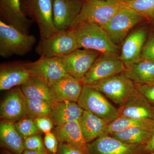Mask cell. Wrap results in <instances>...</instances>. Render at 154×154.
Wrapping results in <instances>:
<instances>
[{
  "instance_id": "obj_23",
  "label": "cell",
  "mask_w": 154,
  "mask_h": 154,
  "mask_svg": "<svg viewBox=\"0 0 154 154\" xmlns=\"http://www.w3.org/2000/svg\"><path fill=\"white\" fill-rule=\"evenodd\" d=\"M79 121L83 135L88 143L106 134L105 130L108 123L91 112L84 110Z\"/></svg>"
},
{
  "instance_id": "obj_16",
  "label": "cell",
  "mask_w": 154,
  "mask_h": 154,
  "mask_svg": "<svg viewBox=\"0 0 154 154\" xmlns=\"http://www.w3.org/2000/svg\"><path fill=\"white\" fill-rule=\"evenodd\" d=\"M0 116L3 120L14 123L27 117L25 97L21 88H14L7 94L1 103Z\"/></svg>"
},
{
  "instance_id": "obj_1",
  "label": "cell",
  "mask_w": 154,
  "mask_h": 154,
  "mask_svg": "<svg viewBox=\"0 0 154 154\" xmlns=\"http://www.w3.org/2000/svg\"><path fill=\"white\" fill-rule=\"evenodd\" d=\"M79 48L91 50L102 54H118L119 48L100 25L83 23L73 28Z\"/></svg>"
},
{
  "instance_id": "obj_4",
  "label": "cell",
  "mask_w": 154,
  "mask_h": 154,
  "mask_svg": "<svg viewBox=\"0 0 154 154\" xmlns=\"http://www.w3.org/2000/svg\"><path fill=\"white\" fill-rule=\"evenodd\" d=\"M23 12L38 25L40 40L45 39L58 31L53 16V0H21Z\"/></svg>"
},
{
  "instance_id": "obj_36",
  "label": "cell",
  "mask_w": 154,
  "mask_h": 154,
  "mask_svg": "<svg viewBox=\"0 0 154 154\" xmlns=\"http://www.w3.org/2000/svg\"><path fill=\"white\" fill-rule=\"evenodd\" d=\"M56 154H85L79 149L66 143H60Z\"/></svg>"
},
{
  "instance_id": "obj_38",
  "label": "cell",
  "mask_w": 154,
  "mask_h": 154,
  "mask_svg": "<svg viewBox=\"0 0 154 154\" xmlns=\"http://www.w3.org/2000/svg\"><path fill=\"white\" fill-rule=\"evenodd\" d=\"M22 154H50L49 152L46 151H30L25 150Z\"/></svg>"
},
{
  "instance_id": "obj_2",
  "label": "cell",
  "mask_w": 154,
  "mask_h": 154,
  "mask_svg": "<svg viewBox=\"0 0 154 154\" xmlns=\"http://www.w3.org/2000/svg\"><path fill=\"white\" fill-rule=\"evenodd\" d=\"M125 7L124 0H83L82 10L72 28L83 23L102 26Z\"/></svg>"
},
{
  "instance_id": "obj_33",
  "label": "cell",
  "mask_w": 154,
  "mask_h": 154,
  "mask_svg": "<svg viewBox=\"0 0 154 154\" xmlns=\"http://www.w3.org/2000/svg\"><path fill=\"white\" fill-rule=\"evenodd\" d=\"M45 146L50 154H56L59 146V142L52 132L45 134L43 140Z\"/></svg>"
},
{
  "instance_id": "obj_35",
  "label": "cell",
  "mask_w": 154,
  "mask_h": 154,
  "mask_svg": "<svg viewBox=\"0 0 154 154\" xmlns=\"http://www.w3.org/2000/svg\"><path fill=\"white\" fill-rule=\"evenodd\" d=\"M34 122L39 131L46 134L51 132L54 125L49 117H42L35 119Z\"/></svg>"
},
{
  "instance_id": "obj_37",
  "label": "cell",
  "mask_w": 154,
  "mask_h": 154,
  "mask_svg": "<svg viewBox=\"0 0 154 154\" xmlns=\"http://www.w3.org/2000/svg\"><path fill=\"white\" fill-rule=\"evenodd\" d=\"M145 150L149 154L154 152V131L150 140L145 146Z\"/></svg>"
},
{
  "instance_id": "obj_13",
  "label": "cell",
  "mask_w": 154,
  "mask_h": 154,
  "mask_svg": "<svg viewBox=\"0 0 154 154\" xmlns=\"http://www.w3.org/2000/svg\"><path fill=\"white\" fill-rule=\"evenodd\" d=\"M30 62L10 63L0 66V90H9L25 84L31 77Z\"/></svg>"
},
{
  "instance_id": "obj_30",
  "label": "cell",
  "mask_w": 154,
  "mask_h": 154,
  "mask_svg": "<svg viewBox=\"0 0 154 154\" xmlns=\"http://www.w3.org/2000/svg\"><path fill=\"white\" fill-rule=\"evenodd\" d=\"M15 128L24 139L33 135L39 134V131L36 127L34 119L26 117L14 123Z\"/></svg>"
},
{
  "instance_id": "obj_7",
  "label": "cell",
  "mask_w": 154,
  "mask_h": 154,
  "mask_svg": "<svg viewBox=\"0 0 154 154\" xmlns=\"http://www.w3.org/2000/svg\"><path fill=\"white\" fill-rule=\"evenodd\" d=\"M113 101L119 107L138 94L136 85L124 72L91 86Z\"/></svg>"
},
{
  "instance_id": "obj_14",
  "label": "cell",
  "mask_w": 154,
  "mask_h": 154,
  "mask_svg": "<svg viewBox=\"0 0 154 154\" xmlns=\"http://www.w3.org/2000/svg\"><path fill=\"white\" fill-rule=\"evenodd\" d=\"M83 4V0H53L54 22L58 30L72 28Z\"/></svg>"
},
{
  "instance_id": "obj_25",
  "label": "cell",
  "mask_w": 154,
  "mask_h": 154,
  "mask_svg": "<svg viewBox=\"0 0 154 154\" xmlns=\"http://www.w3.org/2000/svg\"><path fill=\"white\" fill-rule=\"evenodd\" d=\"M124 73L136 84L154 83V62L140 60L126 66Z\"/></svg>"
},
{
  "instance_id": "obj_5",
  "label": "cell",
  "mask_w": 154,
  "mask_h": 154,
  "mask_svg": "<svg viewBox=\"0 0 154 154\" xmlns=\"http://www.w3.org/2000/svg\"><path fill=\"white\" fill-rule=\"evenodd\" d=\"M79 49L72 28L58 30L48 38L39 40L36 52L41 57H61Z\"/></svg>"
},
{
  "instance_id": "obj_24",
  "label": "cell",
  "mask_w": 154,
  "mask_h": 154,
  "mask_svg": "<svg viewBox=\"0 0 154 154\" xmlns=\"http://www.w3.org/2000/svg\"><path fill=\"white\" fill-rule=\"evenodd\" d=\"M21 88L26 98L44 100L52 106L57 102L53 97L49 86L34 77H30Z\"/></svg>"
},
{
  "instance_id": "obj_32",
  "label": "cell",
  "mask_w": 154,
  "mask_h": 154,
  "mask_svg": "<svg viewBox=\"0 0 154 154\" xmlns=\"http://www.w3.org/2000/svg\"><path fill=\"white\" fill-rule=\"evenodd\" d=\"M136 85L139 93L154 107V83Z\"/></svg>"
},
{
  "instance_id": "obj_26",
  "label": "cell",
  "mask_w": 154,
  "mask_h": 154,
  "mask_svg": "<svg viewBox=\"0 0 154 154\" xmlns=\"http://www.w3.org/2000/svg\"><path fill=\"white\" fill-rule=\"evenodd\" d=\"M154 131L139 128H132L108 135L127 144L146 145L150 140Z\"/></svg>"
},
{
  "instance_id": "obj_10",
  "label": "cell",
  "mask_w": 154,
  "mask_h": 154,
  "mask_svg": "<svg viewBox=\"0 0 154 154\" xmlns=\"http://www.w3.org/2000/svg\"><path fill=\"white\" fill-rule=\"evenodd\" d=\"M145 145H129L104 134L88 143V154H148Z\"/></svg>"
},
{
  "instance_id": "obj_3",
  "label": "cell",
  "mask_w": 154,
  "mask_h": 154,
  "mask_svg": "<svg viewBox=\"0 0 154 154\" xmlns=\"http://www.w3.org/2000/svg\"><path fill=\"white\" fill-rule=\"evenodd\" d=\"M36 41L34 35L23 33L0 21V56L2 57L25 55L31 51Z\"/></svg>"
},
{
  "instance_id": "obj_29",
  "label": "cell",
  "mask_w": 154,
  "mask_h": 154,
  "mask_svg": "<svg viewBox=\"0 0 154 154\" xmlns=\"http://www.w3.org/2000/svg\"><path fill=\"white\" fill-rule=\"evenodd\" d=\"M125 6L147 19L154 20V0H124Z\"/></svg>"
},
{
  "instance_id": "obj_12",
  "label": "cell",
  "mask_w": 154,
  "mask_h": 154,
  "mask_svg": "<svg viewBox=\"0 0 154 154\" xmlns=\"http://www.w3.org/2000/svg\"><path fill=\"white\" fill-rule=\"evenodd\" d=\"M101 54L95 51L79 48L61 58L67 73L82 81Z\"/></svg>"
},
{
  "instance_id": "obj_39",
  "label": "cell",
  "mask_w": 154,
  "mask_h": 154,
  "mask_svg": "<svg viewBox=\"0 0 154 154\" xmlns=\"http://www.w3.org/2000/svg\"><path fill=\"white\" fill-rule=\"evenodd\" d=\"M1 154H14L6 149H2Z\"/></svg>"
},
{
  "instance_id": "obj_21",
  "label": "cell",
  "mask_w": 154,
  "mask_h": 154,
  "mask_svg": "<svg viewBox=\"0 0 154 154\" xmlns=\"http://www.w3.org/2000/svg\"><path fill=\"white\" fill-rule=\"evenodd\" d=\"M84 111L77 102L64 101L57 102L52 106L49 117L54 126H60L79 120Z\"/></svg>"
},
{
  "instance_id": "obj_17",
  "label": "cell",
  "mask_w": 154,
  "mask_h": 154,
  "mask_svg": "<svg viewBox=\"0 0 154 154\" xmlns=\"http://www.w3.org/2000/svg\"><path fill=\"white\" fill-rule=\"evenodd\" d=\"M146 37V30L142 28L131 32L124 39L119 57L126 67L140 60Z\"/></svg>"
},
{
  "instance_id": "obj_22",
  "label": "cell",
  "mask_w": 154,
  "mask_h": 154,
  "mask_svg": "<svg viewBox=\"0 0 154 154\" xmlns=\"http://www.w3.org/2000/svg\"><path fill=\"white\" fill-rule=\"evenodd\" d=\"M24 139L17 131L14 123L2 120L0 123V145L14 154H22L25 150Z\"/></svg>"
},
{
  "instance_id": "obj_34",
  "label": "cell",
  "mask_w": 154,
  "mask_h": 154,
  "mask_svg": "<svg viewBox=\"0 0 154 154\" xmlns=\"http://www.w3.org/2000/svg\"><path fill=\"white\" fill-rule=\"evenodd\" d=\"M140 60H145L154 62V35L151 36L144 45Z\"/></svg>"
},
{
  "instance_id": "obj_8",
  "label": "cell",
  "mask_w": 154,
  "mask_h": 154,
  "mask_svg": "<svg viewBox=\"0 0 154 154\" xmlns=\"http://www.w3.org/2000/svg\"><path fill=\"white\" fill-rule=\"evenodd\" d=\"M146 19L140 14L125 7L101 27L106 31L113 43L117 45L124 41L134 27Z\"/></svg>"
},
{
  "instance_id": "obj_9",
  "label": "cell",
  "mask_w": 154,
  "mask_h": 154,
  "mask_svg": "<svg viewBox=\"0 0 154 154\" xmlns=\"http://www.w3.org/2000/svg\"><path fill=\"white\" fill-rule=\"evenodd\" d=\"M126 66L118 54H101L83 78V84L92 86L125 71Z\"/></svg>"
},
{
  "instance_id": "obj_27",
  "label": "cell",
  "mask_w": 154,
  "mask_h": 154,
  "mask_svg": "<svg viewBox=\"0 0 154 154\" xmlns=\"http://www.w3.org/2000/svg\"><path fill=\"white\" fill-rule=\"evenodd\" d=\"M132 128H139L154 131V120L119 116L107 125L105 134H109Z\"/></svg>"
},
{
  "instance_id": "obj_11",
  "label": "cell",
  "mask_w": 154,
  "mask_h": 154,
  "mask_svg": "<svg viewBox=\"0 0 154 154\" xmlns=\"http://www.w3.org/2000/svg\"><path fill=\"white\" fill-rule=\"evenodd\" d=\"M31 77L46 83L48 86L68 74L61 58L41 57L30 62Z\"/></svg>"
},
{
  "instance_id": "obj_31",
  "label": "cell",
  "mask_w": 154,
  "mask_h": 154,
  "mask_svg": "<svg viewBox=\"0 0 154 154\" xmlns=\"http://www.w3.org/2000/svg\"><path fill=\"white\" fill-rule=\"evenodd\" d=\"M25 150L37 151H47L44 146V142L39 134L33 135L24 139Z\"/></svg>"
},
{
  "instance_id": "obj_18",
  "label": "cell",
  "mask_w": 154,
  "mask_h": 154,
  "mask_svg": "<svg viewBox=\"0 0 154 154\" xmlns=\"http://www.w3.org/2000/svg\"><path fill=\"white\" fill-rule=\"evenodd\" d=\"M82 82L68 74L49 86L57 102L69 101L77 102L82 91Z\"/></svg>"
},
{
  "instance_id": "obj_6",
  "label": "cell",
  "mask_w": 154,
  "mask_h": 154,
  "mask_svg": "<svg viewBox=\"0 0 154 154\" xmlns=\"http://www.w3.org/2000/svg\"><path fill=\"white\" fill-rule=\"evenodd\" d=\"M77 103L84 110L91 112L109 124L119 116L118 109L100 91L84 84Z\"/></svg>"
},
{
  "instance_id": "obj_28",
  "label": "cell",
  "mask_w": 154,
  "mask_h": 154,
  "mask_svg": "<svg viewBox=\"0 0 154 154\" xmlns=\"http://www.w3.org/2000/svg\"><path fill=\"white\" fill-rule=\"evenodd\" d=\"M52 105L44 100L28 99L25 97L26 116L34 119L42 117H49Z\"/></svg>"
},
{
  "instance_id": "obj_19",
  "label": "cell",
  "mask_w": 154,
  "mask_h": 154,
  "mask_svg": "<svg viewBox=\"0 0 154 154\" xmlns=\"http://www.w3.org/2000/svg\"><path fill=\"white\" fill-rule=\"evenodd\" d=\"M52 132L55 134L59 143L70 145L85 154H88V143L83 135L79 120L55 127Z\"/></svg>"
},
{
  "instance_id": "obj_40",
  "label": "cell",
  "mask_w": 154,
  "mask_h": 154,
  "mask_svg": "<svg viewBox=\"0 0 154 154\" xmlns=\"http://www.w3.org/2000/svg\"><path fill=\"white\" fill-rule=\"evenodd\" d=\"M150 154H154V152H153L152 153Z\"/></svg>"
},
{
  "instance_id": "obj_15",
  "label": "cell",
  "mask_w": 154,
  "mask_h": 154,
  "mask_svg": "<svg viewBox=\"0 0 154 154\" xmlns=\"http://www.w3.org/2000/svg\"><path fill=\"white\" fill-rule=\"evenodd\" d=\"M0 14L1 20L23 33L29 34L33 22L23 12L21 0H0Z\"/></svg>"
},
{
  "instance_id": "obj_20",
  "label": "cell",
  "mask_w": 154,
  "mask_h": 154,
  "mask_svg": "<svg viewBox=\"0 0 154 154\" xmlns=\"http://www.w3.org/2000/svg\"><path fill=\"white\" fill-rule=\"evenodd\" d=\"M119 116L154 120V107L139 93L118 109Z\"/></svg>"
}]
</instances>
